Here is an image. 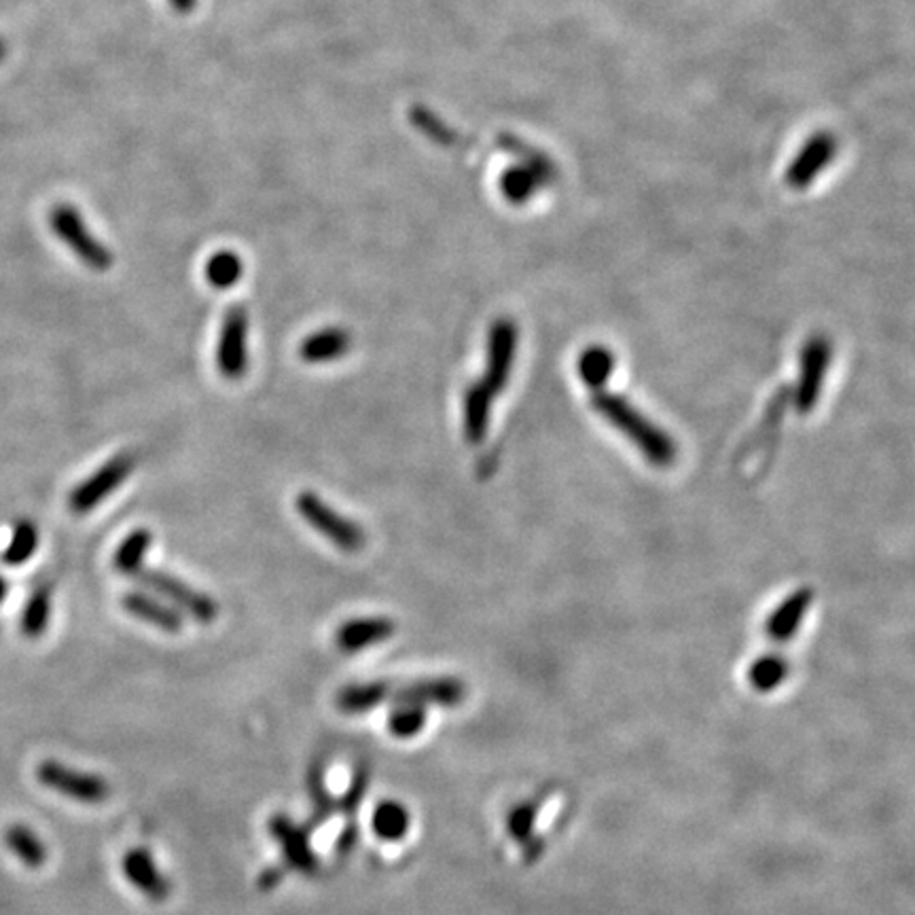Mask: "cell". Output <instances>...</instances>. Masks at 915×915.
Segmentation results:
<instances>
[{"label":"cell","instance_id":"cell-21","mask_svg":"<svg viewBox=\"0 0 915 915\" xmlns=\"http://www.w3.org/2000/svg\"><path fill=\"white\" fill-rule=\"evenodd\" d=\"M412 816L399 801H382L371 818L373 833L384 842H401L410 833Z\"/></svg>","mask_w":915,"mask_h":915},{"label":"cell","instance_id":"cell-9","mask_svg":"<svg viewBox=\"0 0 915 915\" xmlns=\"http://www.w3.org/2000/svg\"><path fill=\"white\" fill-rule=\"evenodd\" d=\"M520 329L511 319H496L487 331V348H485V378L483 384L494 394L503 392L511 382V373L517 356Z\"/></svg>","mask_w":915,"mask_h":915},{"label":"cell","instance_id":"cell-18","mask_svg":"<svg viewBox=\"0 0 915 915\" xmlns=\"http://www.w3.org/2000/svg\"><path fill=\"white\" fill-rule=\"evenodd\" d=\"M494 396L483 382L471 384L464 392V436L471 445H480L487 435Z\"/></svg>","mask_w":915,"mask_h":915},{"label":"cell","instance_id":"cell-36","mask_svg":"<svg viewBox=\"0 0 915 915\" xmlns=\"http://www.w3.org/2000/svg\"><path fill=\"white\" fill-rule=\"evenodd\" d=\"M4 58V46H2V41H0V60Z\"/></svg>","mask_w":915,"mask_h":915},{"label":"cell","instance_id":"cell-27","mask_svg":"<svg viewBox=\"0 0 915 915\" xmlns=\"http://www.w3.org/2000/svg\"><path fill=\"white\" fill-rule=\"evenodd\" d=\"M208 284L214 286L217 291H228L231 286H235L242 275H244V261L238 252L219 251L214 252L207 261L204 268Z\"/></svg>","mask_w":915,"mask_h":915},{"label":"cell","instance_id":"cell-33","mask_svg":"<svg viewBox=\"0 0 915 915\" xmlns=\"http://www.w3.org/2000/svg\"><path fill=\"white\" fill-rule=\"evenodd\" d=\"M282 879H284V869L270 867V869L263 871V875L259 877V886H261V891H272Z\"/></svg>","mask_w":915,"mask_h":915},{"label":"cell","instance_id":"cell-4","mask_svg":"<svg viewBox=\"0 0 915 915\" xmlns=\"http://www.w3.org/2000/svg\"><path fill=\"white\" fill-rule=\"evenodd\" d=\"M298 513L324 539H329L338 550L356 553L365 550L366 534L361 524L348 520L340 511L324 503L319 494L305 490L295 501Z\"/></svg>","mask_w":915,"mask_h":915},{"label":"cell","instance_id":"cell-30","mask_svg":"<svg viewBox=\"0 0 915 915\" xmlns=\"http://www.w3.org/2000/svg\"><path fill=\"white\" fill-rule=\"evenodd\" d=\"M536 814H539L536 801H524V803H520L517 807H513V810L509 812V816H506V828H509V835H511L517 844H527V842H530L532 828H534V823H536Z\"/></svg>","mask_w":915,"mask_h":915},{"label":"cell","instance_id":"cell-11","mask_svg":"<svg viewBox=\"0 0 915 915\" xmlns=\"http://www.w3.org/2000/svg\"><path fill=\"white\" fill-rule=\"evenodd\" d=\"M270 835L282 847V856L291 869L305 875H314L319 871V858L310 844L308 828L291 823L284 814H275L270 818Z\"/></svg>","mask_w":915,"mask_h":915},{"label":"cell","instance_id":"cell-10","mask_svg":"<svg viewBox=\"0 0 915 915\" xmlns=\"http://www.w3.org/2000/svg\"><path fill=\"white\" fill-rule=\"evenodd\" d=\"M37 776L47 788H53L70 800L81 801V803H102L111 795V786L107 784V780L98 778L92 774H83V772H74V770L60 765L58 761H43L37 770Z\"/></svg>","mask_w":915,"mask_h":915},{"label":"cell","instance_id":"cell-15","mask_svg":"<svg viewBox=\"0 0 915 915\" xmlns=\"http://www.w3.org/2000/svg\"><path fill=\"white\" fill-rule=\"evenodd\" d=\"M123 873L130 879V884L137 886L138 891L144 894L147 898H151L155 903H163L168 898L170 884L161 875L153 856L147 849H142V847L130 849L123 858Z\"/></svg>","mask_w":915,"mask_h":915},{"label":"cell","instance_id":"cell-32","mask_svg":"<svg viewBox=\"0 0 915 915\" xmlns=\"http://www.w3.org/2000/svg\"><path fill=\"white\" fill-rule=\"evenodd\" d=\"M356 839H359V826H345V831H343L342 835L338 837V844H335V852L340 854V856H345L354 844H356Z\"/></svg>","mask_w":915,"mask_h":915},{"label":"cell","instance_id":"cell-28","mask_svg":"<svg viewBox=\"0 0 915 915\" xmlns=\"http://www.w3.org/2000/svg\"><path fill=\"white\" fill-rule=\"evenodd\" d=\"M426 706L422 704H410V702H399V706L390 712L389 732L399 740H410L418 733H422L426 725Z\"/></svg>","mask_w":915,"mask_h":915},{"label":"cell","instance_id":"cell-25","mask_svg":"<svg viewBox=\"0 0 915 915\" xmlns=\"http://www.w3.org/2000/svg\"><path fill=\"white\" fill-rule=\"evenodd\" d=\"M4 844L28 869H41L46 865V844L28 826L11 824L4 833Z\"/></svg>","mask_w":915,"mask_h":915},{"label":"cell","instance_id":"cell-12","mask_svg":"<svg viewBox=\"0 0 915 915\" xmlns=\"http://www.w3.org/2000/svg\"><path fill=\"white\" fill-rule=\"evenodd\" d=\"M396 623L389 617H359L342 623L335 632V646L343 653H361L380 642L389 641Z\"/></svg>","mask_w":915,"mask_h":915},{"label":"cell","instance_id":"cell-34","mask_svg":"<svg viewBox=\"0 0 915 915\" xmlns=\"http://www.w3.org/2000/svg\"><path fill=\"white\" fill-rule=\"evenodd\" d=\"M200 0H168V4L179 13V16H189L198 9Z\"/></svg>","mask_w":915,"mask_h":915},{"label":"cell","instance_id":"cell-1","mask_svg":"<svg viewBox=\"0 0 915 915\" xmlns=\"http://www.w3.org/2000/svg\"><path fill=\"white\" fill-rule=\"evenodd\" d=\"M592 408L625 436L648 464L657 469H670L678 460V448L672 435L625 396L600 390L592 396Z\"/></svg>","mask_w":915,"mask_h":915},{"label":"cell","instance_id":"cell-3","mask_svg":"<svg viewBox=\"0 0 915 915\" xmlns=\"http://www.w3.org/2000/svg\"><path fill=\"white\" fill-rule=\"evenodd\" d=\"M49 228L53 229L58 240L67 244L70 251L74 252V257L83 261L88 268H92L95 272H107L113 268V252L93 235L92 229L88 228L79 210H74L69 204H58L51 208Z\"/></svg>","mask_w":915,"mask_h":915},{"label":"cell","instance_id":"cell-29","mask_svg":"<svg viewBox=\"0 0 915 915\" xmlns=\"http://www.w3.org/2000/svg\"><path fill=\"white\" fill-rule=\"evenodd\" d=\"M788 672V664L780 655H765L756 660V664L751 667V681L756 688H774L778 686Z\"/></svg>","mask_w":915,"mask_h":915},{"label":"cell","instance_id":"cell-5","mask_svg":"<svg viewBox=\"0 0 915 915\" xmlns=\"http://www.w3.org/2000/svg\"><path fill=\"white\" fill-rule=\"evenodd\" d=\"M217 366L219 373L238 382L249 371V310L244 303L229 305L217 342Z\"/></svg>","mask_w":915,"mask_h":915},{"label":"cell","instance_id":"cell-20","mask_svg":"<svg viewBox=\"0 0 915 915\" xmlns=\"http://www.w3.org/2000/svg\"><path fill=\"white\" fill-rule=\"evenodd\" d=\"M390 697V685L384 681L361 683V685L343 686L338 691L335 706L343 714H365L369 710L378 708L384 700Z\"/></svg>","mask_w":915,"mask_h":915},{"label":"cell","instance_id":"cell-7","mask_svg":"<svg viewBox=\"0 0 915 915\" xmlns=\"http://www.w3.org/2000/svg\"><path fill=\"white\" fill-rule=\"evenodd\" d=\"M137 460L132 454H117L100 469H95L88 480L81 481L69 494V509L74 515H88L100 503H104L119 485L132 475Z\"/></svg>","mask_w":915,"mask_h":915},{"label":"cell","instance_id":"cell-35","mask_svg":"<svg viewBox=\"0 0 915 915\" xmlns=\"http://www.w3.org/2000/svg\"><path fill=\"white\" fill-rule=\"evenodd\" d=\"M7 594H9V581L0 574V604L7 600Z\"/></svg>","mask_w":915,"mask_h":915},{"label":"cell","instance_id":"cell-16","mask_svg":"<svg viewBox=\"0 0 915 915\" xmlns=\"http://www.w3.org/2000/svg\"><path fill=\"white\" fill-rule=\"evenodd\" d=\"M812 602H814V592L807 587H801L786 600H782V604H778L776 611L767 619V625H765L767 636L776 642L791 641L800 632L801 623L807 615Z\"/></svg>","mask_w":915,"mask_h":915},{"label":"cell","instance_id":"cell-22","mask_svg":"<svg viewBox=\"0 0 915 915\" xmlns=\"http://www.w3.org/2000/svg\"><path fill=\"white\" fill-rule=\"evenodd\" d=\"M410 123L420 134H424V138H429L431 142H435L439 147L456 149V147L466 144V140L460 137L456 128H452L448 121H443L439 114L433 113L426 107H420V104L412 107L410 109Z\"/></svg>","mask_w":915,"mask_h":915},{"label":"cell","instance_id":"cell-17","mask_svg":"<svg viewBox=\"0 0 915 915\" xmlns=\"http://www.w3.org/2000/svg\"><path fill=\"white\" fill-rule=\"evenodd\" d=\"M352 348V335L342 326L321 329L299 343V359L310 365L333 363L343 359Z\"/></svg>","mask_w":915,"mask_h":915},{"label":"cell","instance_id":"cell-26","mask_svg":"<svg viewBox=\"0 0 915 915\" xmlns=\"http://www.w3.org/2000/svg\"><path fill=\"white\" fill-rule=\"evenodd\" d=\"M39 550V527L28 520L22 517L16 522L13 532H11V541L7 545V550L2 551L0 560L4 566H22L26 564L34 553Z\"/></svg>","mask_w":915,"mask_h":915},{"label":"cell","instance_id":"cell-31","mask_svg":"<svg viewBox=\"0 0 915 915\" xmlns=\"http://www.w3.org/2000/svg\"><path fill=\"white\" fill-rule=\"evenodd\" d=\"M366 784H369V767H366V765H359L356 772H354V778H352V784H350L348 793H345L343 800L340 801V807H342L345 814L352 816V814L359 810V805H361V801H363V795H365Z\"/></svg>","mask_w":915,"mask_h":915},{"label":"cell","instance_id":"cell-2","mask_svg":"<svg viewBox=\"0 0 915 915\" xmlns=\"http://www.w3.org/2000/svg\"><path fill=\"white\" fill-rule=\"evenodd\" d=\"M501 144L504 151L515 155L517 161L504 168L499 179V189L511 207H524L536 195V191L547 183L551 177L550 160L543 153L530 149L520 138L504 134Z\"/></svg>","mask_w":915,"mask_h":915},{"label":"cell","instance_id":"cell-13","mask_svg":"<svg viewBox=\"0 0 915 915\" xmlns=\"http://www.w3.org/2000/svg\"><path fill=\"white\" fill-rule=\"evenodd\" d=\"M464 697H466V685L460 678H452V676L418 681V683L399 688L394 695L396 702H410V704H422V706L435 704L443 708L460 706Z\"/></svg>","mask_w":915,"mask_h":915},{"label":"cell","instance_id":"cell-8","mask_svg":"<svg viewBox=\"0 0 915 915\" xmlns=\"http://www.w3.org/2000/svg\"><path fill=\"white\" fill-rule=\"evenodd\" d=\"M831 361H833V343L823 333L812 335L803 345L800 359V382L795 389V408L801 415L816 410Z\"/></svg>","mask_w":915,"mask_h":915},{"label":"cell","instance_id":"cell-19","mask_svg":"<svg viewBox=\"0 0 915 915\" xmlns=\"http://www.w3.org/2000/svg\"><path fill=\"white\" fill-rule=\"evenodd\" d=\"M615 369H617L615 352L606 345H600V343L585 348L579 356V363H576L581 382L592 392L606 390V384L611 382Z\"/></svg>","mask_w":915,"mask_h":915},{"label":"cell","instance_id":"cell-24","mask_svg":"<svg viewBox=\"0 0 915 915\" xmlns=\"http://www.w3.org/2000/svg\"><path fill=\"white\" fill-rule=\"evenodd\" d=\"M51 606H53V594L51 587L43 583L32 590L23 606L22 619H20V630L26 639H39L47 632L49 619H51Z\"/></svg>","mask_w":915,"mask_h":915},{"label":"cell","instance_id":"cell-23","mask_svg":"<svg viewBox=\"0 0 915 915\" xmlns=\"http://www.w3.org/2000/svg\"><path fill=\"white\" fill-rule=\"evenodd\" d=\"M153 545V532L147 527H138L130 532L114 551V571L125 574V576H137L142 571V562L147 551Z\"/></svg>","mask_w":915,"mask_h":915},{"label":"cell","instance_id":"cell-14","mask_svg":"<svg viewBox=\"0 0 915 915\" xmlns=\"http://www.w3.org/2000/svg\"><path fill=\"white\" fill-rule=\"evenodd\" d=\"M121 606L128 615L140 619L149 625H155L161 632L179 634L183 630V615L158 595L147 594V592H128L121 597Z\"/></svg>","mask_w":915,"mask_h":915},{"label":"cell","instance_id":"cell-6","mask_svg":"<svg viewBox=\"0 0 915 915\" xmlns=\"http://www.w3.org/2000/svg\"><path fill=\"white\" fill-rule=\"evenodd\" d=\"M134 579H138L149 592L160 595L168 604H172L179 613L183 611L189 617L200 623H212L219 617V606L210 595L198 592L195 587L187 585L184 581L170 572L142 569Z\"/></svg>","mask_w":915,"mask_h":915}]
</instances>
